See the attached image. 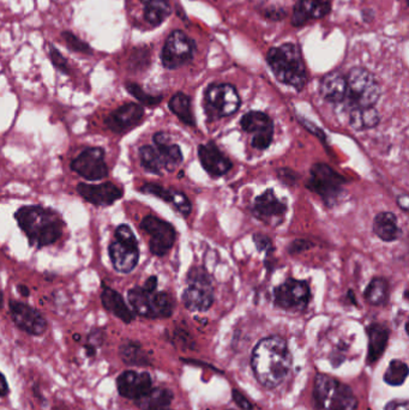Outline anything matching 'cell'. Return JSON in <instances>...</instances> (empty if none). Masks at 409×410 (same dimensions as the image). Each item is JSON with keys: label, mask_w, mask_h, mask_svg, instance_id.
<instances>
[{"label": "cell", "mask_w": 409, "mask_h": 410, "mask_svg": "<svg viewBox=\"0 0 409 410\" xmlns=\"http://www.w3.org/2000/svg\"><path fill=\"white\" fill-rule=\"evenodd\" d=\"M129 303L136 315L144 318H168L173 313V300L166 291H148L135 287L128 293Z\"/></svg>", "instance_id": "cell-6"}, {"label": "cell", "mask_w": 409, "mask_h": 410, "mask_svg": "<svg viewBox=\"0 0 409 410\" xmlns=\"http://www.w3.org/2000/svg\"><path fill=\"white\" fill-rule=\"evenodd\" d=\"M116 389L124 399L138 401L153 389V379L147 372L125 371L116 378Z\"/></svg>", "instance_id": "cell-17"}, {"label": "cell", "mask_w": 409, "mask_h": 410, "mask_svg": "<svg viewBox=\"0 0 409 410\" xmlns=\"http://www.w3.org/2000/svg\"><path fill=\"white\" fill-rule=\"evenodd\" d=\"M346 80H347L346 100H348V104L351 109L373 107L377 104L381 96V88L372 73L363 68H355L348 73Z\"/></svg>", "instance_id": "cell-5"}, {"label": "cell", "mask_w": 409, "mask_h": 410, "mask_svg": "<svg viewBox=\"0 0 409 410\" xmlns=\"http://www.w3.org/2000/svg\"><path fill=\"white\" fill-rule=\"evenodd\" d=\"M139 158H141L142 167L147 172L158 174V176H163V173L167 172L163 156L154 146H142L139 149Z\"/></svg>", "instance_id": "cell-32"}, {"label": "cell", "mask_w": 409, "mask_h": 410, "mask_svg": "<svg viewBox=\"0 0 409 410\" xmlns=\"http://www.w3.org/2000/svg\"><path fill=\"white\" fill-rule=\"evenodd\" d=\"M104 331L99 328H94L88 334L87 345H84L87 357H93L97 355V348L104 345Z\"/></svg>", "instance_id": "cell-37"}, {"label": "cell", "mask_w": 409, "mask_h": 410, "mask_svg": "<svg viewBox=\"0 0 409 410\" xmlns=\"http://www.w3.org/2000/svg\"><path fill=\"white\" fill-rule=\"evenodd\" d=\"M119 357L128 366H149L151 359L138 342L125 341L120 345Z\"/></svg>", "instance_id": "cell-28"}, {"label": "cell", "mask_w": 409, "mask_h": 410, "mask_svg": "<svg viewBox=\"0 0 409 410\" xmlns=\"http://www.w3.org/2000/svg\"><path fill=\"white\" fill-rule=\"evenodd\" d=\"M386 410H409L408 401H405V399L403 401H398V399L391 401L386 404Z\"/></svg>", "instance_id": "cell-45"}, {"label": "cell", "mask_w": 409, "mask_h": 410, "mask_svg": "<svg viewBox=\"0 0 409 410\" xmlns=\"http://www.w3.org/2000/svg\"><path fill=\"white\" fill-rule=\"evenodd\" d=\"M141 410H172L170 406H153V408H146Z\"/></svg>", "instance_id": "cell-50"}, {"label": "cell", "mask_w": 409, "mask_h": 410, "mask_svg": "<svg viewBox=\"0 0 409 410\" xmlns=\"http://www.w3.org/2000/svg\"><path fill=\"white\" fill-rule=\"evenodd\" d=\"M141 228L151 237L149 249L154 256L163 257L173 247L177 233L170 223L153 215H148L142 220Z\"/></svg>", "instance_id": "cell-11"}, {"label": "cell", "mask_w": 409, "mask_h": 410, "mask_svg": "<svg viewBox=\"0 0 409 410\" xmlns=\"http://www.w3.org/2000/svg\"><path fill=\"white\" fill-rule=\"evenodd\" d=\"M9 308L12 322L26 334L41 336L46 333L48 324L40 311L17 300H10Z\"/></svg>", "instance_id": "cell-14"}, {"label": "cell", "mask_w": 409, "mask_h": 410, "mask_svg": "<svg viewBox=\"0 0 409 410\" xmlns=\"http://www.w3.org/2000/svg\"><path fill=\"white\" fill-rule=\"evenodd\" d=\"M233 399L234 402L238 404V406L244 410H251L253 408L252 403L246 399V396H244L241 392H238V390H233L232 392Z\"/></svg>", "instance_id": "cell-44"}, {"label": "cell", "mask_w": 409, "mask_h": 410, "mask_svg": "<svg viewBox=\"0 0 409 410\" xmlns=\"http://www.w3.org/2000/svg\"><path fill=\"white\" fill-rule=\"evenodd\" d=\"M47 47H48V55H50V62L55 69L59 70L60 72L65 73V75H69L71 72V69H70L69 63L65 58L62 57V54L53 45L50 43Z\"/></svg>", "instance_id": "cell-40"}, {"label": "cell", "mask_w": 409, "mask_h": 410, "mask_svg": "<svg viewBox=\"0 0 409 410\" xmlns=\"http://www.w3.org/2000/svg\"><path fill=\"white\" fill-rule=\"evenodd\" d=\"M311 291L306 281L288 279L274 289L276 306L283 310L302 311L309 305Z\"/></svg>", "instance_id": "cell-12"}, {"label": "cell", "mask_w": 409, "mask_h": 410, "mask_svg": "<svg viewBox=\"0 0 409 410\" xmlns=\"http://www.w3.org/2000/svg\"><path fill=\"white\" fill-rule=\"evenodd\" d=\"M62 36L64 38V41H65L66 46L69 47V50H74L76 53H93L92 47L89 46L88 43H84L81 38H77L76 35L72 34L71 31H64Z\"/></svg>", "instance_id": "cell-38"}, {"label": "cell", "mask_w": 409, "mask_h": 410, "mask_svg": "<svg viewBox=\"0 0 409 410\" xmlns=\"http://www.w3.org/2000/svg\"><path fill=\"white\" fill-rule=\"evenodd\" d=\"M388 296H389V284L388 281L381 277H376L371 281L365 291V299L373 306H381L383 303H386Z\"/></svg>", "instance_id": "cell-34"}, {"label": "cell", "mask_w": 409, "mask_h": 410, "mask_svg": "<svg viewBox=\"0 0 409 410\" xmlns=\"http://www.w3.org/2000/svg\"><path fill=\"white\" fill-rule=\"evenodd\" d=\"M125 88L135 97L136 100H138L141 104H146L148 107H154L163 101V96L151 95V94L144 92L143 89L141 88L138 85L132 83V82H126Z\"/></svg>", "instance_id": "cell-36"}, {"label": "cell", "mask_w": 409, "mask_h": 410, "mask_svg": "<svg viewBox=\"0 0 409 410\" xmlns=\"http://www.w3.org/2000/svg\"><path fill=\"white\" fill-rule=\"evenodd\" d=\"M373 232L383 242H395L401 235L398 219L393 212H381L373 221Z\"/></svg>", "instance_id": "cell-27"}, {"label": "cell", "mask_w": 409, "mask_h": 410, "mask_svg": "<svg viewBox=\"0 0 409 410\" xmlns=\"http://www.w3.org/2000/svg\"><path fill=\"white\" fill-rule=\"evenodd\" d=\"M153 141H154L155 148L163 156L167 173L174 172L179 166L182 165V150L177 144L170 142V137L166 132L155 134Z\"/></svg>", "instance_id": "cell-24"}, {"label": "cell", "mask_w": 409, "mask_h": 410, "mask_svg": "<svg viewBox=\"0 0 409 410\" xmlns=\"http://www.w3.org/2000/svg\"><path fill=\"white\" fill-rule=\"evenodd\" d=\"M144 6V19L151 27H158L170 15L168 0H139Z\"/></svg>", "instance_id": "cell-29"}, {"label": "cell", "mask_w": 409, "mask_h": 410, "mask_svg": "<svg viewBox=\"0 0 409 410\" xmlns=\"http://www.w3.org/2000/svg\"><path fill=\"white\" fill-rule=\"evenodd\" d=\"M77 192L87 202L97 207H109L123 197V190L113 183L99 185L81 183L77 185Z\"/></svg>", "instance_id": "cell-19"}, {"label": "cell", "mask_w": 409, "mask_h": 410, "mask_svg": "<svg viewBox=\"0 0 409 410\" xmlns=\"http://www.w3.org/2000/svg\"><path fill=\"white\" fill-rule=\"evenodd\" d=\"M144 117V108L138 104H123L106 118L104 124L114 134H124L137 126Z\"/></svg>", "instance_id": "cell-18"}, {"label": "cell", "mask_w": 409, "mask_h": 410, "mask_svg": "<svg viewBox=\"0 0 409 410\" xmlns=\"http://www.w3.org/2000/svg\"><path fill=\"white\" fill-rule=\"evenodd\" d=\"M252 369L256 379L266 389H274L286 379L292 367L288 345L280 336L263 338L253 349Z\"/></svg>", "instance_id": "cell-1"}, {"label": "cell", "mask_w": 409, "mask_h": 410, "mask_svg": "<svg viewBox=\"0 0 409 410\" xmlns=\"http://www.w3.org/2000/svg\"><path fill=\"white\" fill-rule=\"evenodd\" d=\"M116 242H119L123 245L138 247V242L136 239L135 234L128 225H120L116 230Z\"/></svg>", "instance_id": "cell-41"}, {"label": "cell", "mask_w": 409, "mask_h": 410, "mask_svg": "<svg viewBox=\"0 0 409 410\" xmlns=\"http://www.w3.org/2000/svg\"><path fill=\"white\" fill-rule=\"evenodd\" d=\"M240 107L239 94L231 85H212L205 90L204 109L210 119L236 114Z\"/></svg>", "instance_id": "cell-8"}, {"label": "cell", "mask_w": 409, "mask_h": 410, "mask_svg": "<svg viewBox=\"0 0 409 410\" xmlns=\"http://www.w3.org/2000/svg\"><path fill=\"white\" fill-rule=\"evenodd\" d=\"M71 169L89 181L102 180L109 174L107 163L104 162V150L97 146L83 150L71 162Z\"/></svg>", "instance_id": "cell-13"}, {"label": "cell", "mask_w": 409, "mask_h": 410, "mask_svg": "<svg viewBox=\"0 0 409 410\" xmlns=\"http://www.w3.org/2000/svg\"><path fill=\"white\" fill-rule=\"evenodd\" d=\"M378 112L373 107L353 108L349 114V124L354 130H367L373 129L379 124Z\"/></svg>", "instance_id": "cell-30"}, {"label": "cell", "mask_w": 409, "mask_h": 410, "mask_svg": "<svg viewBox=\"0 0 409 410\" xmlns=\"http://www.w3.org/2000/svg\"><path fill=\"white\" fill-rule=\"evenodd\" d=\"M321 95L323 99L332 104H340L346 100L347 95V80L340 72L328 73L321 82Z\"/></svg>", "instance_id": "cell-23"}, {"label": "cell", "mask_w": 409, "mask_h": 410, "mask_svg": "<svg viewBox=\"0 0 409 410\" xmlns=\"http://www.w3.org/2000/svg\"><path fill=\"white\" fill-rule=\"evenodd\" d=\"M241 127L252 136V146L255 149L269 148L274 137V123L269 115L262 112H249L241 119Z\"/></svg>", "instance_id": "cell-15"}, {"label": "cell", "mask_w": 409, "mask_h": 410, "mask_svg": "<svg viewBox=\"0 0 409 410\" xmlns=\"http://www.w3.org/2000/svg\"><path fill=\"white\" fill-rule=\"evenodd\" d=\"M170 204H173V207L177 209L182 216H189L192 211V205H191V202H190L189 198L182 193V192H178L174 190L173 197H172V202Z\"/></svg>", "instance_id": "cell-42"}, {"label": "cell", "mask_w": 409, "mask_h": 410, "mask_svg": "<svg viewBox=\"0 0 409 410\" xmlns=\"http://www.w3.org/2000/svg\"><path fill=\"white\" fill-rule=\"evenodd\" d=\"M398 207H401L403 211H408L409 209V197L408 195H402L398 197Z\"/></svg>", "instance_id": "cell-48"}, {"label": "cell", "mask_w": 409, "mask_h": 410, "mask_svg": "<svg viewBox=\"0 0 409 410\" xmlns=\"http://www.w3.org/2000/svg\"><path fill=\"white\" fill-rule=\"evenodd\" d=\"M17 291H18L21 296H24V298H28V296H31L29 288H28L27 286H24V284H18V286H17Z\"/></svg>", "instance_id": "cell-49"}, {"label": "cell", "mask_w": 409, "mask_h": 410, "mask_svg": "<svg viewBox=\"0 0 409 410\" xmlns=\"http://www.w3.org/2000/svg\"><path fill=\"white\" fill-rule=\"evenodd\" d=\"M367 334H369L367 362L375 364L386 350L389 340V330L381 324H372L367 330Z\"/></svg>", "instance_id": "cell-26"}, {"label": "cell", "mask_w": 409, "mask_h": 410, "mask_svg": "<svg viewBox=\"0 0 409 410\" xmlns=\"http://www.w3.org/2000/svg\"><path fill=\"white\" fill-rule=\"evenodd\" d=\"M198 158L202 167L212 177H221L232 169V161L214 143L200 146Z\"/></svg>", "instance_id": "cell-20"}, {"label": "cell", "mask_w": 409, "mask_h": 410, "mask_svg": "<svg viewBox=\"0 0 409 410\" xmlns=\"http://www.w3.org/2000/svg\"><path fill=\"white\" fill-rule=\"evenodd\" d=\"M109 253L113 268L121 274L131 272L138 263V247L123 245L119 242H114L109 245Z\"/></svg>", "instance_id": "cell-22"}, {"label": "cell", "mask_w": 409, "mask_h": 410, "mask_svg": "<svg viewBox=\"0 0 409 410\" xmlns=\"http://www.w3.org/2000/svg\"><path fill=\"white\" fill-rule=\"evenodd\" d=\"M286 204L278 200L273 190H266L256 198L252 207V212L256 219L269 226H278L285 219Z\"/></svg>", "instance_id": "cell-16"}, {"label": "cell", "mask_w": 409, "mask_h": 410, "mask_svg": "<svg viewBox=\"0 0 409 410\" xmlns=\"http://www.w3.org/2000/svg\"><path fill=\"white\" fill-rule=\"evenodd\" d=\"M408 377V366L403 361L394 360L390 362L384 373V382L391 387H400Z\"/></svg>", "instance_id": "cell-35"}, {"label": "cell", "mask_w": 409, "mask_h": 410, "mask_svg": "<svg viewBox=\"0 0 409 410\" xmlns=\"http://www.w3.org/2000/svg\"><path fill=\"white\" fill-rule=\"evenodd\" d=\"M313 399L323 410H355L358 408V399L351 387L322 373L315 378Z\"/></svg>", "instance_id": "cell-4"}, {"label": "cell", "mask_w": 409, "mask_h": 410, "mask_svg": "<svg viewBox=\"0 0 409 410\" xmlns=\"http://www.w3.org/2000/svg\"><path fill=\"white\" fill-rule=\"evenodd\" d=\"M10 387H9L8 380L5 378L4 374L0 372V399L9 395Z\"/></svg>", "instance_id": "cell-46"}, {"label": "cell", "mask_w": 409, "mask_h": 410, "mask_svg": "<svg viewBox=\"0 0 409 410\" xmlns=\"http://www.w3.org/2000/svg\"><path fill=\"white\" fill-rule=\"evenodd\" d=\"M253 240H255L256 246L259 251H266V252H269L271 249H273V245H271V239L266 238L262 234H256L253 237Z\"/></svg>", "instance_id": "cell-43"}, {"label": "cell", "mask_w": 409, "mask_h": 410, "mask_svg": "<svg viewBox=\"0 0 409 410\" xmlns=\"http://www.w3.org/2000/svg\"><path fill=\"white\" fill-rule=\"evenodd\" d=\"M186 287L182 301L186 308L192 312H205L214 303L212 281L204 269L192 268L186 276Z\"/></svg>", "instance_id": "cell-7"}, {"label": "cell", "mask_w": 409, "mask_h": 410, "mask_svg": "<svg viewBox=\"0 0 409 410\" xmlns=\"http://www.w3.org/2000/svg\"><path fill=\"white\" fill-rule=\"evenodd\" d=\"M3 300H4V296H3V293L0 291V310L3 308Z\"/></svg>", "instance_id": "cell-51"}, {"label": "cell", "mask_w": 409, "mask_h": 410, "mask_svg": "<svg viewBox=\"0 0 409 410\" xmlns=\"http://www.w3.org/2000/svg\"><path fill=\"white\" fill-rule=\"evenodd\" d=\"M344 179L325 163H316L311 168L307 188L316 192L329 207L340 198L344 192Z\"/></svg>", "instance_id": "cell-9"}, {"label": "cell", "mask_w": 409, "mask_h": 410, "mask_svg": "<svg viewBox=\"0 0 409 410\" xmlns=\"http://www.w3.org/2000/svg\"><path fill=\"white\" fill-rule=\"evenodd\" d=\"M15 219L27 235L29 244L38 249L52 245L62 238L64 221L60 215L50 209L27 205L16 211Z\"/></svg>", "instance_id": "cell-2"}, {"label": "cell", "mask_w": 409, "mask_h": 410, "mask_svg": "<svg viewBox=\"0 0 409 410\" xmlns=\"http://www.w3.org/2000/svg\"><path fill=\"white\" fill-rule=\"evenodd\" d=\"M196 45L185 33L174 31L167 38L161 52V62L166 69L174 70L191 62Z\"/></svg>", "instance_id": "cell-10"}, {"label": "cell", "mask_w": 409, "mask_h": 410, "mask_svg": "<svg viewBox=\"0 0 409 410\" xmlns=\"http://www.w3.org/2000/svg\"><path fill=\"white\" fill-rule=\"evenodd\" d=\"M173 191L174 190H172V188H163L161 185L156 184H146L141 188V192L151 195V196L158 197V198L165 200L167 203L172 202Z\"/></svg>", "instance_id": "cell-39"}, {"label": "cell", "mask_w": 409, "mask_h": 410, "mask_svg": "<svg viewBox=\"0 0 409 410\" xmlns=\"http://www.w3.org/2000/svg\"><path fill=\"white\" fill-rule=\"evenodd\" d=\"M52 410H64V409H62V408H59V406H55V408H53V409Z\"/></svg>", "instance_id": "cell-52"}, {"label": "cell", "mask_w": 409, "mask_h": 410, "mask_svg": "<svg viewBox=\"0 0 409 410\" xmlns=\"http://www.w3.org/2000/svg\"><path fill=\"white\" fill-rule=\"evenodd\" d=\"M144 289L148 291H155L158 288V277L151 276L146 281V284L143 286Z\"/></svg>", "instance_id": "cell-47"}, {"label": "cell", "mask_w": 409, "mask_h": 410, "mask_svg": "<svg viewBox=\"0 0 409 410\" xmlns=\"http://www.w3.org/2000/svg\"><path fill=\"white\" fill-rule=\"evenodd\" d=\"M101 303L104 310L116 315V318L125 324H130L135 320V313L125 303L123 296L112 288H104L101 294Z\"/></svg>", "instance_id": "cell-25"}, {"label": "cell", "mask_w": 409, "mask_h": 410, "mask_svg": "<svg viewBox=\"0 0 409 410\" xmlns=\"http://www.w3.org/2000/svg\"><path fill=\"white\" fill-rule=\"evenodd\" d=\"M170 109L173 114L177 115L182 123L190 126H195V117H193L192 104L189 96L184 92H177L170 100Z\"/></svg>", "instance_id": "cell-31"}, {"label": "cell", "mask_w": 409, "mask_h": 410, "mask_svg": "<svg viewBox=\"0 0 409 410\" xmlns=\"http://www.w3.org/2000/svg\"><path fill=\"white\" fill-rule=\"evenodd\" d=\"M172 401H173V394L170 390L163 389V387H156V389H151L147 395L136 401V403L141 409H146V408H153V406H170Z\"/></svg>", "instance_id": "cell-33"}, {"label": "cell", "mask_w": 409, "mask_h": 410, "mask_svg": "<svg viewBox=\"0 0 409 410\" xmlns=\"http://www.w3.org/2000/svg\"><path fill=\"white\" fill-rule=\"evenodd\" d=\"M330 10L332 4L329 0H298L294 6L292 24L294 27H301L312 19L323 18Z\"/></svg>", "instance_id": "cell-21"}, {"label": "cell", "mask_w": 409, "mask_h": 410, "mask_svg": "<svg viewBox=\"0 0 409 410\" xmlns=\"http://www.w3.org/2000/svg\"><path fill=\"white\" fill-rule=\"evenodd\" d=\"M266 62L278 81L301 90L307 82V71L301 50L294 43H285L271 48L266 54Z\"/></svg>", "instance_id": "cell-3"}]
</instances>
